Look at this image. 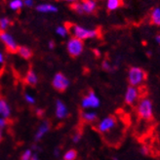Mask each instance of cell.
Here are the masks:
<instances>
[{"instance_id":"8992f818","label":"cell","mask_w":160,"mask_h":160,"mask_svg":"<svg viewBox=\"0 0 160 160\" xmlns=\"http://www.w3.org/2000/svg\"><path fill=\"white\" fill-rule=\"evenodd\" d=\"M80 106L83 109H96L101 106V101L94 91H89L82 98Z\"/></svg>"},{"instance_id":"836d02e7","label":"cell","mask_w":160,"mask_h":160,"mask_svg":"<svg viewBox=\"0 0 160 160\" xmlns=\"http://www.w3.org/2000/svg\"><path fill=\"white\" fill-rule=\"evenodd\" d=\"M35 112H36V114H37L38 116H42V115H43V110H42V109H40V108H37V109L35 110Z\"/></svg>"},{"instance_id":"d6986e66","label":"cell","mask_w":160,"mask_h":160,"mask_svg":"<svg viewBox=\"0 0 160 160\" xmlns=\"http://www.w3.org/2000/svg\"><path fill=\"white\" fill-rule=\"evenodd\" d=\"M121 0H107V8L108 11H114L121 6Z\"/></svg>"},{"instance_id":"277c9868","label":"cell","mask_w":160,"mask_h":160,"mask_svg":"<svg viewBox=\"0 0 160 160\" xmlns=\"http://www.w3.org/2000/svg\"><path fill=\"white\" fill-rule=\"evenodd\" d=\"M117 127V119L113 115L103 117L97 124V131L102 135H108Z\"/></svg>"},{"instance_id":"ffe728a7","label":"cell","mask_w":160,"mask_h":160,"mask_svg":"<svg viewBox=\"0 0 160 160\" xmlns=\"http://www.w3.org/2000/svg\"><path fill=\"white\" fill-rule=\"evenodd\" d=\"M9 7L12 11H19L23 7L22 0H11L9 2Z\"/></svg>"},{"instance_id":"7c38bea8","label":"cell","mask_w":160,"mask_h":160,"mask_svg":"<svg viewBox=\"0 0 160 160\" xmlns=\"http://www.w3.org/2000/svg\"><path fill=\"white\" fill-rule=\"evenodd\" d=\"M12 114V108L11 106L9 105L4 98L0 97V116L9 118Z\"/></svg>"},{"instance_id":"f546056e","label":"cell","mask_w":160,"mask_h":160,"mask_svg":"<svg viewBox=\"0 0 160 160\" xmlns=\"http://www.w3.org/2000/svg\"><path fill=\"white\" fill-rule=\"evenodd\" d=\"M102 68L105 69V70H107V71H109V70H111V65L109 63V62H108V61H103L102 62Z\"/></svg>"},{"instance_id":"f1b7e54d","label":"cell","mask_w":160,"mask_h":160,"mask_svg":"<svg viewBox=\"0 0 160 160\" xmlns=\"http://www.w3.org/2000/svg\"><path fill=\"white\" fill-rule=\"evenodd\" d=\"M140 151H141V153H142V155H148V154L150 153L149 148H148V146H142V147L141 148Z\"/></svg>"},{"instance_id":"cb8c5ba5","label":"cell","mask_w":160,"mask_h":160,"mask_svg":"<svg viewBox=\"0 0 160 160\" xmlns=\"http://www.w3.org/2000/svg\"><path fill=\"white\" fill-rule=\"evenodd\" d=\"M33 155V151L31 148H27L22 151V153L21 155V160H30L31 157Z\"/></svg>"},{"instance_id":"1f68e13d","label":"cell","mask_w":160,"mask_h":160,"mask_svg":"<svg viewBox=\"0 0 160 160\" xmlns=\"http://www.w3.org/2000/svg\"><path fill=\"white\" fill-rule=\"evenodd\" d=\"M55 46H56V44H55V42L53 41V40H50V41L48 42V48H49V49L53 50L55 48Z\"/></svg>"},{"instance_id":"f35d334b","label":"cell","mask_w":160,"mask_h":160,"mask_svg":"<svg viewBox=\"0 0 160 160\" xmlns=\"http://www.w3.org/2000/svg\"><path fill=\"white\" fill-rule=\"evenodd\" d=\"M2 137H3V131H0V140L2 139Z\"/></svg>"},{"instance_id":"ab89813d","label":"cell","mask_w":160,"mask_h":160,"mask_svg":"<svg viewBox=\"0 0 160 160\" xmlns=\"http://www.w3.org/2000/svg\"><path fill=\"white\" fill-rule=\"evenodd\" d=\"M112 160H119V159H118L117 157H113V158H112Z\"/></svg>"},{"instance_id":"4316f807","label":"cell","mask_w":160,"mask_h":160,"mask_svg":"<svg viewBox=\"0 0 160 160\" xmlns=\"http://www.w3.org/2000/svg\"><path fill=\"white\" fill-rule=\"evenodd\" d=\"M8 126V118L0 116V131H4Z\"/></svg>"},{"instance_id":"d4e9b609","label":"cell","mask_w":160,"mask_h":160,"mask_svg":"<svg viewBox=\"0 0 160 160\" xmlns=\"http://www.w3.org/2000/svg\"><path fill=\"white\" fill-rule=\"evenodd\" d=\"M71 10L74 11L76 14L83 15V10H82V7H81V3H80L79 1H76V2L71 4Z\"/></svg>"},{"instance_id":"484cf974","label":"cell","mask_w":160,"mask_h":160,"mask_svg":"<svg viewBox=\"0 0 160 160\" xmlns=\"http://www.w3.org/2000/svg\"><path fill=\"white\" fill-rule=\"evenodd\" d=\"M23 98H25V101L28 103V105H34L35 103V98L33 95H31L29 93H25V95H23Z\"/></svg>"},{"instance_id":"9c48e42d","label":"cell","mask_w":160,"mask_h":160,"mask_svg":"<svg viewBox=\"0 0 160 160\" xmlns=\"http://www.w3.org/2000/svg\"><path fill=\"white\" fill-rule=\"evenodd\" d=\"M140 98V91L137 87L134 86H129L127 88L126 93H125V97H124V101L127 105L129 106H133L135 105L137 101Z\"/></svg>"},{"instance_id":"5b68a950","label":"cell","mask_w":160,"mask_h":160,"mask_svg":"<svg viewBox=\"0 0 160 160\" xmlns=\"http://www.w3.org/2000/svg\"><path fill=\"white\" fill-rule=\"evenodd\" d=\"M84 43L82 40L76 37H70L67 42V51L68 55L72 58H77L83 53Z\"/></svg>"},{"instance_id":"ba28073f","label":"cell","mask_w":160,"mask_h":160,"mask_svg":"<svg viewBox=\"0 0 160 160\" xmlns=\"http://www.w3.org/2000/svg\"><path fill=\"white\" fill-rule=\"evenodd\" d=\"M0 41L5 45L8 52L12 54L17 53L19 45L12 34L6 32V31H0Z\"/></svg>"},{"instance_id":"83f0119b","label":"cell","mask_w":160,"mask_h":160,"mask_svg":"<svg viewBox=\"0 0 160 160\" xmlns=\"http://www.w3.org/2000/svg\"><path fill=\"white\" fill-rule=\"evenodd\" d=\"M81 133L79 132H76L72 135V137H71V141H72L73 143H78L80 141H81Z\"/></svg>"},{"instance_id":"4dcf8cb0","label":"cell","mask_w":160,"mask_h":160,"mask_svg":"<svg viewBox=\"0 0 160 160\" xmlns=\"http://www.w3.org/2000/svg\"><path fill=\"white\" fill-rule=\"evenodd\" d=\"M22 2H23V6H26L28 8H31L34 4L33 0H22Z\"/></svg>"},{"instance_id":"44dd1931","label":"cell","mask_w":160,"mask_h":160,"mask_svg":"<svg viewBox=\"0 0 160 160\" xmlns=\"http://www.w3.org/2000/svg\"><path fill=\"white\" fill-rule=\"evenodd\" d=\"M77 158V151L73 148H70L67 150L65 153H63V160H76Z\"/></svg>"},{"instance_id":"3957f363","label":"cell","mask_w":160,"mask_h":160,"mask_svg":"<svg viewBox=\"0 0 160 160\" xmlns=\"http://www.w3.org/2000/svg\"><path fill=\"white\" fill-rule=\"evenodd\" d=\"M147 72L142 68L138 67H132L128 71V82L130 86L137 87L142 84L147 80Z\"/></svg>"},{"instance_id":"2e32d148","label":"cell","mask_w":160,"mask_h":160,"mask_svg":"<svg viewBox=\"0 0 160 160\" xmlns=\"http://www.w3.org/2000/svg\"><path fill=\"white\" fill-rule=\"evenodd\" d=\"M25 81L29 86H35L38 83V75L32 69H29L25 77Z\"/></svg>"},{"instance_id":"8d00e7d4","label":"cell","mask_w":160,"mask_h":160,"mask_svg":"<svg viewBox=\"0 0 160 160\" xmlns=\"http://www.w3.org/2000/svg\"><path fill=\"white\" fill-rule=\"evenodd\" d=\"M54 155L55 156H59V149H55V151H54Z\"/></svg>"},{"instance_id":"6da1fadb","label":"cell","mask_w":160,"mask_h":160,"mask_svg":"<svg viewBox=\"0 0 160 160\" xmlns=\"http://www.w3.org/2000/svg\"><path fill=\"white\" fill-rule=\"evenodd\" d=\"M68 30L71 32L73 37H76L80 40H82V41L87 39L96 38L99 35V31L97 29L86 28L79 25H71L68 28Z\"/></svg>"},{"instance_id":"74e56055","label":"cell","mask_w":160,"mask_h":160,"mask_svg":"<svg viewBox=\"0 0 160 160\" xmlns=\"http://www.w3.org/2000/svg\"><path fill=\"white\" fill-rule=\"evenodd\" d=\"M156 41H157V42H158V43L160 44V34L156 36Z\"/></svg>"},{"instance_id":"d6a6232c","label":"cell","mask_w":160,"mask_h":160,"mask_svg":"<svg viewBox=\"0 0 160 160\" xmlns=\"http://www.w3.org/2000/svg\"><path fill=\"white\" fill-rule=\"evenodd\" d=\"M4 61H5L4 55H3V53H2L1 51H0V65H1V63H3Z\"/></svg>"},{"instance_id":"603a6c76","label":"cell","mask_w":160,"mask_h":160,"mask_svg":"<svg viewBox=\"0 0 160 160\" xmlns=\"http://www.w3.org/2000/svg\"><path fill=\"white\" fill-rule=\"evenodd\" d=\"M11 21L6 18V17H2L0 18V31H6V29L10 27Z\"/></svg>"},{"instance_id":"8fae6325","label":"cell","mask_w":160,"mask_h":160,"mask_svg":"<svg viewBox=\"0 0 160 160\" xmlns=\"http://www.w3.org/2000/svg\"><path fill=\"white\" fill-rule=\"evenodd\" d=\"M50 131V123L44 120V121L37 127V130L34 134V141L39 142L41 141L45 136Z\"/></svg>"},{"instance_id":"7402d4cb","label":"cell","mask_w":160,"mask_h":160,"mask_svg":"<svg viewBox=\"0 0 160 160\" xmlns=\"http://www.w3.org/2000/svg\"><path fill=\"white\" fill-rule=\"evenodd\" d=\"M68 32H69L68 28L65 26H59L56 28V34L59 35L60 37H62V38L67 37Z\"/></svg>"},{"instance_id":"7a4b0ae2","label":"cell","mask_w":160,"mask_h":160,"mask_svg":"<svg viewBox=\"0 0 160 160\" xmlns=\"http://www.w3.org/2000/svg\"><path fill=\"white\" fill-rule=\"evenodd\" d=\"M137 114L138 116L146 121H149L153 117L152 102L148 98L142 99L137 105Z\"/></svg>"},{"instance_id":"60d3db41","label":"cell","mask_w":160,"mask_h":160,"mask_svg":"<svg viewBox=\"0 0 160 160\" xmlns=\"http://www.w3.org/2000/svg\"><path fill=\"white\" fill-rule=\"evenodd\" d=\"M61 160H63V159H61Z\"/></svg>"},{"instance_id":"ac0fdd59","label":"cell","mask_w":160,"mask_h":160,"mask_svg":"<svg viewBox=\"0 0 160 160\" xmlns=\"http://www.w3.org/2000/svg\"><path fill=\"white\" fill-rule=\"evenodd\" d=\"M150 22L154 26H160V9L159 8H155V9L151 12Z\"/></svg>"},{"instance_id":"30bf717a","label":"cell","mask_w":160,"mask_h":160,"mask_svg":"<svg viewBox=\"0 0 160 160\" xmlns=\"http://www.w3.org/2000/svg\"><path fill=\"white\" fill-rule=\"evenodd\" d=\"M68 108L62 100H57L55 102V116L59 120H63L68 116Z\"/></svg>"},{"instance_id":"d590c367","label":"cell","mask_w":160,"mask_h":160,"mask_svg":"<svg viewBox=\"0 0 160 160\" xmlns=\"http://www.w3.org/2000/svg\"><path fill=\"white\" fill-rule=\"evenodd\" d=\"M63 1H66V2H68V3H74V2H76V1H78V0H63Z\"/></svg>"},{"instance_id":"e0dca14e","label":"cell","mask_w":160,"mask_h":160,"mask_svg":"<svg viewBox=\"0 0 160 160\" xmlns=\"http://www.w3.org/2000/svg\"><path fill=\"white\" fill-rule=\"evenodd\" d=\"M17 53L19 54V56L22 59H25V60H29L33 55V52L27 46H19Z\"/></svg>"},{"instance_id":"e575fe53","label":"cell","mask_w":160,"mask_h":160,"mask_svg":"<svg viewBox=\"0 0 160 160\" xmlns=\"http://www.w3.org/2000/svg\"><path fill=\"white\" fill-rule=\"evenodd\" d=\"M30 160H40V158L38 157V155L36 153H33V155H32V157H31Z\"/></svg>"},{"instance_id":"52a82bcc","label":"cell","mask_w":160,"mask_h":160,"mask_svg":"<svg viewBox=\"0 0 160 160\" xmlns=\"http://www.w3.org/2000/svg\"><path fill=\"white\" fill-rule=\"evenodd\" d=\"M69 79L62 72H57L52 79V86L58 92H65L69 87Z\"/></svg>"},{"instance_id":"9a60e30c","label":"cell","mask_w":160,"mask_h":160,"mask_svg":"<svg viewBox=\"0 0 160 160\" xmlns=\"http://www.w3.org/2000/svg\"><path fill=\"white\" fill-rule=\"evenodd\" d=\"M81 118L86 123H94L97 120L98 115L93 109H85L81 113Z\"/></svg>"},{"instance_id":"5bb4252c","label":"cell","mask_w":160,"mask_h":160,"mask_svg":"<svg viewBox=\"0 0 160 160\" xmlns=\"http://www.w3.org/2000/svg\"><path fill=\"white\" fill-rule=\"evenodd\" d=\"M36 11L39 13H43V14H50V13H56L58 12V8L57 6H55L51 3H41L36 6Z\"/></svg>"},{"instance_id":"4fadbf2b","label":"cell","mask_w":160,"mask_h":160,"mask_svg":"<svg viewBox=\"0 0 160 160\" xmlns=\"http://www.w3.org/2000/svg\"><path fill=\"white\" fill-rule=\"evenodd\" d=\"M81 7L83 14H93L97 9V2L95 0H82Z\"/></svg>"}]
</instances>
